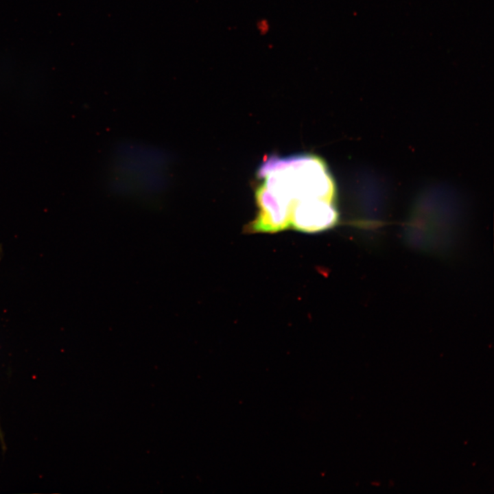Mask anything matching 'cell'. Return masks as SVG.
<instances>
[{
    "mask_svg": "<svg viewBox=\"0 0 494 494\" xmlns=\"http://www.w3.org/2000/svg\"><path fill=\"white\" fill-rule=\"evenodd\" d=\"M338 220L339 213L335 201L310 200L294 207L291 226L298 231L314 233L333 227Z\"/></svg>",
    "mask_w": 494,
    "mask_h": 494,
    "instance_id": "3",
    "label": "cell"
},
{
    "mask_svg": "<svg viewBox=\"0 0 494 494\" xmlns=\"http://www.w3.org/2000/svg\"><path fill=\"white\" fill-rule=\"evenodd\" d=\"M261 179L256 192L291 215L303 202L335 201L336 185L324 160L310 154L265 158L257 171Z\"/></svg>",
    "mask_w": 494,
    "mask_h": 494,
    "instance_id": "1",
    "label": "cell"
},
{
    "mask_svg": "<svg viewBox=\"0 0 494 494\" xmlns=\"http://www.w3.org/2000/svg\"><path fill=\"white\" fill-rule=\"evenodd\" d=\"M0 259H1V252H0ZM0 438H1V440L3 441V436H2V432H1V428H0Z\"/></svg>",
    "mask_w": 494,
    "mask_h": 494,
    "instance_id": "4",
    "label": "cell"
},
{
    "mask_svg": "<svg viewBox=\"0 0 494 494\" xmlns=\"http://www.w3.org/2000/svg\"><path fill=\"white\" fill-rule=\"evenodd\" d=\"M169 161L158 150L126 145L113 162V187L118 192L143 196L163 192L169 183Z\"/></svg>",
    "mask_w": 494,
    "mask_h": 494,
    "instance_id": "2",
    "label": "cell"
}]
</instances>
